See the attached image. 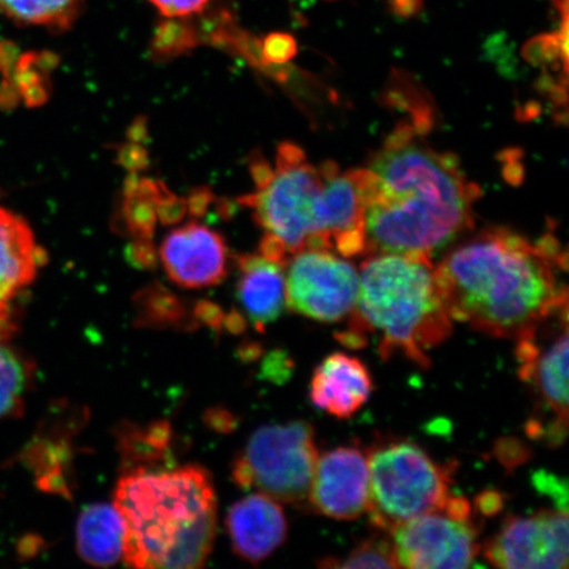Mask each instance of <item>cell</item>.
Wrapping results in <instances>:
<instances>
[{"label": "cell", "instance_id": "obj_24", "mask_svg": "<svg viewBox=\"0 0 569 569\" xmlns=\"http://www.w3.org/2000/svg\"><path fill=\"white\" fill-rule=\"evenodd\" d=\"M163 17L183 18L204 10L210 0H149Z\"/></svg>", "mask_w": 569, "mask_h": 569}, {"label": "cell", "instance_id": "obj_8", "mask_svg": "<svg viewBox=\"0 0 569 569\" xmlns=\"http://www.w3.org/2000/svg\"><path fill=\"white\" fill-rule=\"evenodd\" d=\"M516 341L519 377L537 401L528 433L558 447L568 432V306Z\"/></svg>", "mask_w": 569, "mask_h": 569}, {"label": "cell", "instance_id": "obj_13", "mask_svg": "<svg viewBox=\"0 0 569 569\" xmlns=\"http://www.w3.org/2000/svg\"><path fill=\"white\" fill-rule=\"evenodd\" d=\"M160 260L168 279L178 287L206 289L226 280L230 252L222 234L191 222L163 238Z\"/></svg>", "mask_w": 569, "mask_h": 569}, {"label": "cell", "instance_id": "obj_14", "mask_svg": "<svg viewBox=\"0 0 569 569\" xmlns=\"http://www.w3.org/2000/svg\"><path fill=\"white\" fill-rule=\"evenodd\" d=\"M226 529L234 555L252 565L268 559L288 537L281 502L259 492L232 505Z\"/></svg>", "mask_w": 569, "mask_h": 569}, {"label": "cell", "instance_id": "obj_16", "mask_svg": "<svg viewBox=\"0 0 569 569\" xmlns=\"http://www.w3.org/2000/svg\"><path fill=\"white\" fill-rule=\"evenodd\" d=\"M238 298L243 317L256 330L264 332L287 308L283 266L261 253L241 254Z\"/></svg>", "mask_w": 569, "mask_h": 569}, {"label": "cell", "instance_id": "obj_19", "mask_svg": "<svg viewBox=\"0 0 569 569\" xmlns=\"http://www.w3.org/2000/svg\"><path fill=\"white\" fill-rule=\"evenodd\" d=\"M118 446L127 472L158 469L172 459V429L167 422L146 427L126 423L118 430Z\"/></svg>", "mask_w": 569, "mask_h": 569}, {"label": "cell", "instance_id": "obj_5", "mask_svg": "<svg viewBox=\"0 0 569 569\" xmlns=\"http://www.w3.org/2000/svg\"><path fill=\"white\" fill-rule=\"evenodd\" d=\"M453 320L440 293L436 266L421 256L369 254L359 269V291L341 343L362 348L379 338L383 360L401 353L429 368L427 351L452 333Z\"/></svg>", "mask_w": 569, "mask_h": 569}, {"label": "cell", "instance_id": "obj_6", "mask_svg": "<svg viewBox=\"0 0 569 569\" xmlns=\"http://www.w3.org/2000/svg\"><path fill=\"white\" fill-rule=\"evenodd\" d=\"M367 452V513L380 532L442 507L450 496L452 466L439 465L411 440H379Z\"/></svg>", "mask_w": 569, "mask_h": 569}, {"label": "cell", "instance_id": "obj_12", "mask_svg": "<svg viewBox=\"0 0 569 569\" xmlns=\"http://www.w3.org/2000/svg\"><path fill=\"white\" fill-rule=\"evenodd\" d=\"M309 507L338 521H352L369 507L367 450L343 446L319 455L309 495Z\"/></svg>", "mask_w": 569, "mask_h": 569}, {"label": "cell", "instance_id": "obj_11", "mask_svg": "<svg viewBox=\"0 0 569 569\" xmlns=\"http://www.w3.org/2000/svg\"><path fill=\"white\" fill-rule=\"evenodd\" d=\"M567 510H540L511 516L483 547L487 559L505 569H567L569 566Z\"/></svg>", "mask_w": 569, "mask_h": 569}, {"label": "cell", "instance_id": "obj_4", "mask_svg": "<svg viewBox=\"0 0 569 569\" xmlns=\"http://www.w3.org/2000/svg\"><path fill=\"white\" fill-rule=\"evenodd\" d=\"M113 505L123 518V557L140 569L203 567L217 537V495L199 466L140 469L118 481Z\"/></svg>", "mask_w": 569, "mask_h": 569}, {"label": "cell", "instance_id": "obj_18", "mask_svg": "<svg viewBox=\"0 0 569 569\" xmlns=\"http://www.w3.org/2000/svg\"><path fill=\"white\" fill-rule=\"evenodd\" d=\"M124 533L123 518L116 505H89L78 517L77 552L91 566L111 567L123 557Z\"/></svg>", "mask_w": 569, "mask_h": 569}, {"label": "cell", "instance_id": "obj_25", "mask_svg": "<svg viewBox=\"0 0 569 569\" xmlns=\"http://www.w3.org/2000/svg\"><path fill=\"white\" fill-rule=\"evenodd\" d=\"M264 51L270 61L283 62L296 54L297 46L291 36L273 33L266 40Z\"/></svg>", "mask_w": 569, "mask_h": 569}, {"label": "cell", "instance_id": "obj_10", "mask_svg": "<svg viewBox=\"0 0 569 569\" xmlns=\"http://www.w3.org/2000/svg\"><path fill=\"white\" fill-rule=\"evenodd\" d=\"M288 308L306 318L336 323L351 316L359 270L327 249H303L283 267Z\"/></svg>", "mask_w": 569, "mask_h": 569}, {"label": "cell", "instance_id": "obj_2", "mask_svg": "<svg viewBox=\"0 0 569 569\" xmlns=\"http://www.w3.org/2000/svg\"><path fill=\"white\" fill-rule=\"evenodd\" d=\"M566 270L567 253L551 234L531 241L500 227L453 248L436 266L452 320L515 340L567 308Z\"/></svg>", "mask_w": 569, "mask_h": 569}, {"label": "cell", "instance_id": "obj_17", "mask_svg": "<svg viewBox=\"0 0 569 569\" xmlns=\"http://www.w3.org/2000/svg\"><path fill=\"white\" fill-rule=\"evenodd\" d=\"M41 264V249L30 226L0 209V319L11 320L12 301L34 280Z\"/></svg>", "mask_w": 569, "mask_h": 569}, {"label": "cell", "instance_id": "obj_9", "mask_svg": "<svg viewBox=\"0 0 569 569\" xmlns=\"http://www.w3.org/2000/svg\"><path fill=\"white\" fill-rule=\"evenodd\" d=\"M389 536L402 568H468L481 550L480 529L465 497L448 496L442 507L398 525Z\"/></svg>", "mask_w": 569, "mask_h": 569}, {"label": "cell", "instance_id": "obj_20", "mask_svg": "<svg viewBox=\"0 0 569 569\" xmlns=\"http://www.w3.org/2000/svg\"><path fill=\"white\" fill-rule=\"evenodd\" d=\"M84 0H0V11L23 26L68 31L80 18Z\"/></svg>", "mask_w": 569, "mask_h": 569}, {"label": "cell", "instance_id": "obj_3", "mask_svg": "<svg viewBox=\"0 0 569 569\" xmlns=\"http://www.w3.org/2000/svg\"><path fill=\"white\" fill-rule=\"evenodd\" d=\"M256 190L243 198L264 231L260 253L284 267L303 249H327L343 258L366 254L365 198L359 169L333 161L315 166L300 147L283 142L274 167H252Z\"/></svg>", "mask_w": 569, "mask_h": 569}, {"label": "cell", "instance_id": "obj_26", "mask_svg": "<svg viewBox=\"0 0 569 569\" xmlns=\"http://www.w3.org/2000/svg\"><path fill=\"white\" fill-rule=\"evenodd\" d=\"M423 0H390V9L397 16L410 18L421 11Z\"/></svg>", "mask_w": 569, "mask_h": 569}, {"label": "cell", "instance_id": "obj_15", "mask_svg": "<svg viewBox=\"0 0 569 569\" xmlns=\"http://www.w3.org/2000/svg\"><path fill=\"white\" fill-rule=\"evenodd\" d=\"M372 391V376L365 362L351 355L336 352L316 368L310 400L316 408L347 419L365 407Z\"/></svg>", "mask_w": 569, "mask_h": 569}, {"label": "cell", "instance_id": "obj_23", "mask_svg": "<svg viewBox=\"0 0 569 569\" xmlns=\"http://www.w3.org/2000/svg\"><path fill=\"white\" fill-rule=\"evenodd\" d=\"M323 567L333 568H400L398 567L395 547L391 539L376 536L362 540L350 553L339 561L336 559L323 560Z\"/></svg>", "mask_w": 569, "mask_h": 569}, {"label": "cell", "instance_id": "obj_1", "mask_svg": "<svg viewBox=\"0 0 569 569\" xmlns=\"http://www.w3.org/2000/svg\"><path fill=\"white\" fill-rule=\"evenodd\" d=\"M366 254L429 258L473 226L481 190L452 153L439 152L417 124L397 127L360 168Z\"/></svg>", "mask_w": 569, "mask_h": 569}, {"label": "cell", "instance_id": "obj_7", "mask_svg": "<svg viewBox=\"0 0 569 569\" xmlns=\"http://www.w3.org/2000/svg\"><path fill=\"white\" fill-rule=\"evenodd\" d=\"M318 457L310 423L262 426L234 458L232 481L281 503L308 505Z\"/></svg>", "mask_w": 569, "mask_h": 569}, {"label": "cell", "instance_id": "obj_22", "mask_svg": "<svg viewBox=\"0 0 569 569\" xmlns=\"http://www.w3.org/2000/svg\"><path fill=\"white\" fill-rule=\"evenodd\" d=\"M187 310L176 297L166 291L153 290L142 295L139 301L138 320L148 327H190Z\"/></svg>", "mask_w": 569, "mask_h": 569}, {"label": "cell", "instance_id": "obj_21", "mask_svg": "<svg viewBox=\"0 0 569 569\" xmlns=\"http://www.w3.org/2000/svg\"><path fill=\"white\" fill-rule=\"evenodd\" d=\"M0 339V419L19 415L30 386L31 367Z\"/></svg>", "mask_w": 569, "mask_h": 569}]
</instances>
